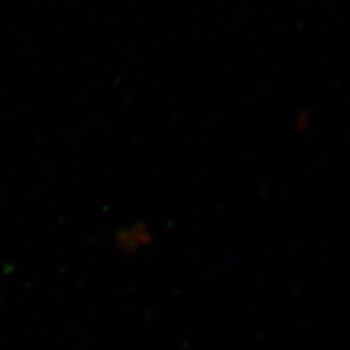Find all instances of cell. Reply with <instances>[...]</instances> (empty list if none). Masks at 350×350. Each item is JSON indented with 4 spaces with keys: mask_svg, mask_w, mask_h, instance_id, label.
<instances>
[{
    "mask_svg": "<svg viewBox=\"0 0 350 350\" xmlns=\"http://www.w3.org/2000/svg\"><path fill=\"white\" fill-rule=\"evenodd\" d=\"M156 232L147 221L138 220L127 226H120L113 234V245L124 256H136L147 250L154 243Z\"/></svg>",
    "mask_w": 350,
    "mask_h": 350,
    "instance_id": "1",
    "label": "cell"
}]
</instances>
